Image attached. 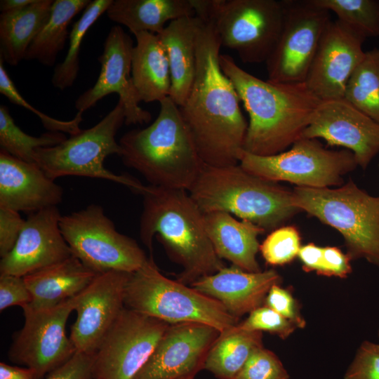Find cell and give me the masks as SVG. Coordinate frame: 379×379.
<instances>
[{"mask_svg": "<svg viewBox=\"0 0 379 379\" xmlns=\"http://www.w3.org/2000/svg\"><path fill=\"white\" fill-rule=\"evenodd\" d=\"M106 14L134 36L140 32L159 34L166 22L195 15L190 0H113Z\"/></svg>", "mask_w": 379, "mask_h": 379, "instance_id": "27", "label": "cell"}, {"mask_svg": "<svg viewBox=\"0 0 379 379\" xmlns=\"http://www.w3.org/2000/svg\"><path fill=\"white\" fill-rule=\"evenodd\" d=\"M91 1L55 0L47 21L29 46L25 60H36L48 67L53 66L69 37V23Z\"/></svg>", "mask_w": 379, "mask_h": 379, "instance_id": "30", "label": "cell"}, {"mask_svg": "<svg viewBox=\"0 0 379 379\" xmlns=\"http://www.w3.org/2000/svg\"><path fill=\"white\" fill-rule=\"evenodd\" d=\"M284 21L277 44L266 60L268 80L305 82L330 12L314 0H283Z\"/></svg>", "mask_w": 379, "mask_h": 379, "instance_id": "12", "label": "cell"}, {"mask_svg": "<svg viewBox=\"0 0 379 379\" xmlns=\"http://www.w3.org/2000/svg\"><path fill=\"white\" fill-rule=\"evenodd\" d=\"M204 224L213 248L225 259L250 272L261 271L256 260L260 249L258 237L266 231L253 222L238 220L229 213L212 211L204 213Z\"/></svg>", "mask_w": 379, "mask_h": 379, "instance_id": "23", "label": "cell"}, {"mask_svg": "<svg viewBox=\"0 0 379 379\" xmlns=\"http://www.w3.org/2000/svg\"><path fill=\"white\" fill-rule=\"evenodd\" d=\"M264 302L265 306L293 321L298 328L305 326V322L300 315L296 300L288 291L279 284L271 287Z\"/></svg>", "mask_w": 379, "mask_h": 379, "instance_id": "40", "label": "cell"}, {"mask_svg": "<svg viewBox=\"0 0 379 379\" xmlns=\"http://www.w3.org/2000/svg\"><path fill=\"white\" fill-rule=\"evenodd\" d=\"M364 40L339 20L329 22L305 81L321 101L344 98L347 83L365 56Z\"/></svg>", "mask_w": 379, "mask_h": 379, "instance_id": "18", "label": "cell"}, {"mask_svg": "<svg viewBox=\"0 0 379 379\" xmlns=\"http://www.w3.org/2000/svg\"><path fill=\"white\" fill-rule=\"evenodd\" d=\"M130 274L117 271L99 274L76 296L77 317L69 338L77 352L95 354L125 307Z\"/></svg>", "mask_w": 379, "mask_h": 379, "instance_id": "17", "label": "cell"}, {"mask_svg": "<svg viewBox=\"0 0 379 379\" xmlns=\"http://www.w3.org/2000/svg\"><path fill=\"white\" fill-rule=\"evenodd\" d=\"M280 281V275L274 270L250 272L232 265L202 277L190 286L220 302L239 319L261 307L271 287Z\"/></svg>", "mask_w": 379, "mask_h": 379, "instance_id": "22", "label": "cell"}, {"mask_svg": "<svg viewBox=\"0 0 379 379\" xmlns=\"http://www.w3.org/2000/svg\"><path fill=\"white\" fill-rule=\"evenodd\" d=\"M67 139L62 132L50 131L39 137L29 135L15 123L8 107L0 105L1 149L23 161L36 164L35 152L41 147L55 146Z\"/></svg>", "mask_w": 379, "mask_h": 379, "instance_id": "33", "label": "cell"}, {"mask_svg": "<svg viewBox=\"0 0 379 379\" xmlns=\"http://www.w3.org/2000/svg\"><path fill=\"white\" fill-rule=\"evenodd\" d=\"M131 56V76L140 102H151L169 96L171 73L166 51L158 34L140 32Z\"/></svg>", "mask_w": 379, "mask_h": 379, "instance_id": "26", "label": "cell"}, {"mask_svg": "<svg viewBox=\"0 0 379 379\" xmlns=\"http://www.w3.org/2000/svg\"><path fill=\"white\" fill-rule=\"evenodd\" d=\"M364 37L379 36V0H314Z\"/></svg>", "mask_w": 379, "mask_h": 379, "instance_id": "34", "label": "cell"}, {"mask_svg": "<svg viewBox=\"0 0 379 379\" xmlns=\"http://www.w3.org/2000/svg\"><path fill=\"white\" fill-rule=\"evenodd\" d=\"M294 205L300 211L336 230L350 260L364 259L379 267V197L352 180L337 188L295 187Z\"/></svg>", "mask_w": 379, "mask_h": 379, "instance_id": "6", "label": "cell"}, {"mask_svg": "<svg viewBox=\"0 0 379 379\" xmlns=\"http://www.w3.org/2000/svg\"><path fill=\"white\" fill-rule=\"evenodd\" d=\"M219 61L248 114L244 151L258 156L274 155L301 138L322 102L305 82L260 79L226 54L220 55Z\"/></svg>", "mask_w": 379, "mask_h": 379, "instance_id": "2", "label": "cell"}, {"mask_svg": "<svg viewBox=\"0 0 379 379\" xmlns=\"http://www.w3.org/2000/svg\"><path fill=\"white\" fill-rule=\"evenodd\" d=\"M95 354L76 352L65 363L51 371L46 379H93Z\"/></svg>", "mask_w": 379, "mask_h": 379, "instance_id": "42", "label": "cell"}, {"mask_svg": "<svg viewBox=\"0 0 379 379\" xmlns=\"http://www.w3.org/2000/svg\"><path fill=\"white\" fill-rule=\"evenodd\" d=\"M350 258L335 246L323 247V267L321 275L347 277L352 272Z\"/></svg>", "mask_w": 379, "mask_h": 379, "instance_id": "44", "label": "cell"}, {"mask_svg": "<svg viewBox=\"0 0 379 379\" xmlns=\"http://www.w3.org/2000/svg\"><path fill=\"white\" fill-rule=\"evenodd\" d=\"M59 225L72 255L97 274L133 273L148 259L135 239L116 230L100 205L62 215Z\"/></svg>", "mask_w": 379, "mask_h": 379, "instance_id": "10", "label": "cell"}, {"mask_svg": "<svg viewBox=\"0 0 379 379\" xmlns=\"http://www.w3.org/2000/svg\"><path fill=\"white\" fill-rule=\"evenodd\" d=\"M378 51H379V48H378Z\"/></svg>", "mask_w": 379, "mask_h": 379, "instance_id": "49", "label": "cell"}, {"mask_svg": "<svg viewBox=\"0 0 379 379\" xmlns=\"http://www.w3.org/2000/svg\"><path fill=\"white\" fill-rule=\"evenodd\" d=\"M188 192L204 213L227 212L266 232L300 211L293 204L292 190L253 175L239 164H205Z\"/></svg>", "mask_w": 379, "mask_h": 379, "instance_id": "5", "label": "cell"}, {"mask_svg": "<svg viewBox=\"0 0 379 379\" xmlns=\"http://www.w3.org/2000/svg\"><path fill=\"white\" fill-rule=\"evenodd\" d=\"M157 119L119 140L120 157L149 185L189 191L204 163L179 109L169 96L160 102Z\"/></svg>", "mask_w": 379, "mask_h": 379, "instance_id": "4", "label": "cell"}, {"mask_svg": "<svg viewBox=\"0 0 379 379\" xmlns=\"http://www.w3.org/2000/svg\"><path fill=\"white\" fill-rule=\"evenodd\" d=\"M300 235L297 227L282 225L267 236L260 245L259 251L266 263L272 266L284 265L298 256L300 246Z\"/></svg>", "mask_w": 379, "mask_h": 379, "instance_id": "35", "label": "cell"}, {"mask_svg": "<svg viewBox=\"0 0 379 379\" xmlns=\"http://www.w3.org/2000/svg\"><path fill=\"white\" fill-rule=\"evenodd\" d=\"M53 0H35L26 7L0 15V57L11 66L25 59L26 52L47 21Z\"/></svg>", "mask_w": 379, "mask_h": 379, "instance_id": "28", "label": "cell"}, {"mask_svg": "<svg viewBox=\"0 0 379 379\" xmlns=\"http://www.w3.org/2000/svg\"><path fill=\"white\" fill-rule=\"evenodd\" d=\"M344 99L379 123V51L366 52L351 76Z\"/></svg>", "mask_w": 379, "mask_h": 379, "instance_id": "31", "label": "cell"}, {"mask_svg": "<svg viewBox=\"0 0 379 379\" xmlns=\"http://www.w3.org/2000/svg\"><path fill=\"white\" fill-rule=\"evenodd\" d=\"M0 379H36L34 372L29 368L11 366L0 363Z\"/></svg>", "mask_w": 379, "mask_h": 379, "instance_id": "46", "label": "cell"}, {"mask_svg": "<svg viewBox=\"0 0 379 379\" xmlns=\"http://www.w3.org/2000/svg\"><path fill=\"white\" fill-rule=\"evenodd\" d=\"M378 338H379V332H378Z\"/></svg>", "mask_w": 379, "mask_h": 379, "instance_id": "48", "label": "cell"}, {"mask_svg": "<svg viewBox=\"0 0 379 379\" xmlns=\"http://www.w3.org/2000/svg\"><path fill=\"white\" fill-rule=\"evenodd\" d=\"M278 357L262 347L255 349L234 379H288Z\"/></svg>", "mask_w": 379, "mask_h": 379, "instance_id": "37", "label": "cell"}, {"mask_svg": "<svg viewBox=\"0 0 379 379\" xmlns=\"http://www.w3.org/2000/svg\"><path fill=\"white\" fill-rule=\"evenodd\" d=\"M168 326L125 307L95 354L93 379H133Z\"/></svg>", "mask_w": 379, "mask_h": 379, "instance_id": "14", "label": "cell"}, {"mask_svg": "<svg viewBox=\"0 0 379 379\" xmlns=\"http://www.w3.org/2000/svg\"><path fill=\"white\" fill-rule=\"evenodd\" d=\"M35 0H1L0 1V10L1 13H6L18 10L27 6L34 2Z\"/></svg>", "mask_w": 379, "mask_h": 379, "instance_id": "47", "label": "cell"}, {"mask_svg": "<svg viewBox=\"0 0 379 379\" xmlns=\"http://www.w3.org/2000/svg\"><path fill=\"white\" fill-rule=\"evenodd\" d=\"M141 195V241L152 252L153 238L158 239L182 268L177 281L191 284L225 267L207 234L204 213L188 191L149 185Z\"/></svg>", "mask_w": 379, "mask_h": 379, "instance_id": "3", "label": "cell"}, {"mask_svg": "<svg viewBox=\"0 0 379 379\" xmlns=\"http://www.w3.org/2000/svg\"><path fill=\"white\" fill-rule=\"evenodd\" d=\"M240 328L251 331H266L277 335L282 339L291 334L297 325L267 306H261L237 325Z\"/></svg>", "mask_w": 379, "mask_h": 379, "instance_id": "38", "label": "cell"}, {"mask_svg": "<svg viewBox=\"0 0 379 379\" xmlns=\"http://www.w3.org/2000/svg\"><path fill=\"white\" fill-rule=\"evenodd\" d=\"M220 333L204 324H169L133 379H194Z\"/></svg>", "mask_w": 379, "mask_h": 379, "instance_id": "15", "label": "cell"}, {"mask_svg": "<svg viewBox=\"0 0 379 379\" xmlns=\"http://www.w3.org/2000/svg\"><path fill=\"white\" fill-rule=\"evenodd\" d=\"M344 379H379V344L364 341Z\"/></svg>", "mask_w": 379, "mask_h": 379, "instance_id": "39", "label": "cell"}, {"mask_svg": "<svg viewBox=\"0 0 379 379\" xmlns=\"http://www.w3.org/2000/svg\"><path fill=\"white\" fill-rule=\"evenodd\" d=\"M56 206L32 213L25 221L12 250L0 261V273L20 277L72 255L60 228Z\"/></svg>", "mask_w": 379, "mask_h": 379, "instance_id": "20", "label": "cell"}, {"mask_svg": "<svg viewBox=\"0 0 379 379\" xmlns=\"http://www.w3.org/2000/svg\"><path fill=\"white\" fill-rule=\"evenodd\" d=\"M221 46L247 63L266 62L284 21L281 1L218 0L212 20Z\"/></svg>", "mask_w": 379, "mask_h": 379, "instance_id": "11", "label": "cell"}, {"mask_svg": "<svg viewBox=\"0 0 379 379\" xmlns=\"http://www.w3.org/2000/svg\"><path fill=\"white\" fill-rule=\"evenodd\" d=\"M203 21L194 16L174 20L158 34L166 51L171 73L169 97L178 106L185 102L197 69V39Z\"/></svg>", "mask_w": 379, "mask_h": 379, "instance_id": "24", "label": "cell"}, {"mask_svg": "<svg viewBox=\"0 0 379 379\" xmlns=\"http://www.w3.org/2000/svg\"><path fill=\"white\" fill-rule=\"evenodd\" d=\"M97 275L72 255L23 277L32 295L26 306L34 310L56 306L79 295Z\"/></svg>", "mask_w": 379, "mask_h": 379, "instance_id": "25", "label": "cell"}, {"mask_svg": "<svg viewBox=\"0 0 379 379\" xmlns=\"http://www.w3.org/2000/svg\"><path fill=\"white\" fill-rule=\"evenodd\" d=\"M113 0H94L84 9L69 32V47L64 60L57 65L51 79L53 86L61 91L72 87L79 70L80 47L85 34L99 17L106 13Z\"/></svg>", "mask_w": 379, "mask_h": 379, "instance_id": "32", "label": "cell"}, {"mask_svg": "<svg viewBox=\"0 0 379 379\" xmlns=\"http://www.w3.org/2000/svg\"><path fill=\"white\" fill-rule=\"evenodd\" d=\"M133 46L132 39L121 26L110 29L98 58L101 65L99 76L95 84L76 100L74 106L78 112H84L107 95L117 93L124 105L125 124H143L151 121V114L139 105L132 79Z\"/></svg>", "mask_w": 379, "mask_h": 379, "instance_id": "16", "label": "cell"}, {"mask_svg": "<svg viewBox=\"0 0 379 379\" xmlns=\"http://www.w3.org/2000/svg\"><path fill=\"white\" fill-rule=\"evenodd\" d=\"M32 301L31 293L23 277L0 274V310L19 305L22 308Z\"/></svg>", "mask_w": 379, "mask_h": 379, "instance_id": "41", "label": "cell"}, {"mask_svg": "<svg viewBox=\"0 0 379 379\" xmlns=\"http://www.w3.org/2000/svg\"><path fill=\"white\" fill-rule=\"evenodd\" d=\"M124 304L126 308L169 324L199 323L221 333L239 323L218 300L163 275L152 255L130 274Z\"/></svg>", "mask_w": 379, "mask_h": 379, "instance_id": "7", "label": "cell"}, {"mask_svg": "<svg viewBox=\"0 0 379 379\" xmlns=\"http://www.w3.org/2000/svg\"><path fill=\"white\" fill-rule=\"evenodd\" d=\"M76 302L75 296L52 307H22L25 323L8 350L10 360L25 365L36 379H42L69 359L77 350L65 327Z\"/></svg>", "mask_w": 379, "mask_h": 379, "instance_id": "13", "label": "cell"}, {"mask_svg": "<svg viewBox=\"0 0 379 379\" xmlns=\"http://www.w3.org/2000/svg\"><path fill=\"white\" fill-rule=\"evenodd\" d=\"M220 41L213 22H204L197 39V69L191 91L179 107L204 164H239L248 127L240 99L220 65Z\"/></svg>", "mask_w": 379, "mask_h": 379, "instance_id": "1", "label": "cell"}, {"mask_svg": "<svg viewBox=\"0 0 379 379\" xmlns=\"http://www.w3.org/2000/svg\"><path fill=\"white\" fill-rule=\"evenodd\" d=\"M124 122V105L119 100L93 127L81 130L55 146L37 149L36 164L54 180L67 175L105 179L124 185L141 195L147 185L133 177L115 174L104 166L107 156L121 154L115 137Z\"/></svg>", "mask_w": 379, "mask_h": 379, "instance_id": "8", "label": "cell"}, {"mask_svg": "<svg viewBox=\"0 0 379 379\" xmlns=\"http://www.w3.org/2000/svg\"><path fill=\"white\" fill-rule=\"evenodd\" d=\"M4 60L0 57V93L12 103L26 108L34 113L41 120L44 126L50 131L67 133L71 135L80 132L79 124L82 121L84 112H77L70 121H61L52 118L34 108L19 93L13 81L6 72Z\"/></svg>", "mask_w": 379, "mask_h": 379, "instance_id": "36", "label": "cell"}, {"mask_svg": "<svg viewBox=\"0 0 379 379\" xmlns=\"http://www.w3.org/2000/svg\"><path fill=\"white\" fill-rule=\"evenodd\" d=\"M25 221L19 212L0 207V255H7L14 247Z\"/></svg>", "mask_w": 379, "mask_h": 379, "instance_id": "43", "label": "cell"}, {"mask_svg": "<svg viewBox=\"0 0 379 379\" xmlns=\"http://www.w3.org/2000/svg\"><path fill=\"white\" fill-rule=\"evenodd\" d=\"M237 325L221 332L208 352L204 369L218 379H234L252 352L262 347V332Z\"/></svg>", "mask_w": 379, "mask_h": 379, "instance_id": "29", "label": "cell"}, {"mask_svg": "<svg viewBox=\"0 0 379 379\" xmlns=\"http://www.w3.org/2000/svg\"><path fill=\"white\" fill-rule=\"evenodd\" d=\"M239 164L262 179L310 188L340 187L343 176L359 166L350 151L328 149L314 138H300L288 150L270 156L242 149Z\"/></svg>", "mask_w": 379, "mask_h": 379, "instance_id": "9", "label": "cell"}, {"mask_svg": "<svg viewBox=\"0 0 379 379\" xmlns=\"http://www.w3.org/2000/svg\"><path fill=\"white\" fill-rule=\"evenodd\" d=\"M62 189L36 164L0 152V207L18 212H36L56 206Z\"/></svg>", "mask_w": 379, "mask_h": 379, "instance_id": "21", "label": "cell"}, {"mask_svg": "<svg viewBox=\"0 0 379 379\" xmlns=\"http://www.w3.org/2000/svg\"><path fill=\"white\" fill-rule=\"evenodd\" d=\"M301 138H321L343 147L366 169L379 153V123L344 98L322 101Z\"/></svg>", "mask_w": 379, "mask_h": 379, "instance_id": "19", "label": "cell"}, {"mask_svg": "<svg viewBox=\"0 0 379 379\" xmlns=\"http://www.w3.org/2000/svg\"><path fill=\"white\" fill-rule=\"evenodd\" d=\"M298 257L306 272L316 271L321 275L323 267V247L313 243L301 246Z\"/></svg>", "mask_w": 379, "mask_h": 379, "instance_id": "45", "label": "cell"}]
</instances>
